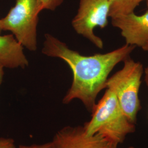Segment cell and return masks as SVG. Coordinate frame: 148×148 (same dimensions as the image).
<instances>
[{
	"mask_svg": "<svg viewBox=\"0 0 148 148\" xmlns=\"http://www.w3.org/2000/svg\"><path fill=\"white\" fill-rule=\"evenodd\" d=\"M135 47L126 44L108 53L85 56L69 49L65 43L47 34L42 52L47 56L63 59L73 71L72 84L64 97V104L77 99L92 111L97 95L106 88L109 75L117 64L128 58Z\"/></svg>",
	"mask_w": 148,
	"mask_h": 148,
	"instance_id": "1",
	"label": "cell"
},
{
	"mask_svg": "<svg viewBox=\"0 0 148 148\" xmlns=\"http://www.w3.org/2000/svg\"><path fill=\"white\" fill-rule=\"evenodd\" d=\"M91 111L90 120L84 126L88 136L97 134L119 145L127 135L135 131V123L125 115L115 93L109 88H106L104 95Z\"/></svg>",
	"mask_w": 148,
	"mask_h": 148,
	"instance_id": "2",
	"label": "cell"
},
{
	"mask_svg": "<svg viewBox=\"0 0 148 148\" xmlns=\"http://www.w3.org/2000/svg\"><path fill=\"white\" fill-rule=\"evenodd\" d=\"M122 69L114 74L106 81V88H109L115 93L125 115L135 123L140 109L139 91L143 73L142 64L127 58Z\"/></svg>",
	"mask_w": 148,
	"mask_h": 148,
	"instance_id": "3",
	"label": "cell"
},
{
	"mask_svg": "<svg viewBox=\"0 0 148 148\" xmlns=\"http://www.w3.org/2000/svg\"><path fill=\"white\" fill-rule=\"evenodd\" d=\"M42 10L38 0H16L8 14L0 19L1 29L12 32L23 46L35 51L37 49L38 14Z\"/></svg>",
	"mask_w": 148,
	"mask_h": 148,
	"instance_id": "4",
	"label": "cell"
},
{
	"mask_svg": "<svg viewBox=\"0 0 148 148\" xmlns=\"http://www.w3.org/2000/svg\"><path fill=\"white\" fill-rule=\"evenodd\" d=\"M109 10V0H80L72 26L78 34L87 38L97 47L102 49L103 42L95 35L93 30L96 27L103 29L108 25Z\"/></svg>",
	"mask_w": 148,
	"mask_h": 148,
	"instance_id": "5",
	"label": "cell"
},
{
	"mask_svg": "<svg viewBox=\"0 0 148 148\" xmlns=\"http://www.w3.org/2000/svg\"><path fill=\"white\" fill-rule=\"evenodd\" d=\"M51 142L52 148H119L99 134L87 135L84 126H79L63 127Z\"/></svg>",
	"mask_w": 148,
	"mask_h": 148,
	"instance_id": "6",
	"label": "cell"
},
{
	"mask_svg": "<svg viewBox=\"0 0 148 148\" xmlns=\"http://www.w3.org/2000/svg\"><path fill=\"white\" fill-rule=\"evenodd\" d=\"M111 24L120 29L127 45L142 48L148 41V10L142 15L133 12L112 18Z\"/></svg>",
	"mask_w": 148,
	"mask_h": 148,
	"instance_id": "7",
	"label": "cell"
},
{
	"mask_svg": "<svg viewBox=\"0 0 148 148\" xmlns=\"http://www.w3.org/2000/svg\"><path fill=\"white\" fill-rule=\"evenodd\" d=\"M28 65L23 46L14 35H0V66L13 69L18 67L24 68Z\"/></svg>",
	"mask_w": 148,
	"mask_h": 148,
	"instance_id": "8",
	"label": "cell"
},
{
	"mask_svg": "<svg viewBox=\"0 0 148 148\" xmlns=\"http://www.w3.org/2000/svg\"><path fill=\"white\" fill-rule=\"evenodd\" d=\"M143 1L148 0H109V17L112 18L133 13Z\"/></svg>",
	"mask_w": 148,
	"mask_h": 148,
	"instance_id": "9",
	"label": "cell"
},
{
	"mask_svg": "<svg viewBox=\"0 0 148 148\" xmlns=\"http://www.w3.org/2000/svg\"><path fill=\"white\" fill-rule=\"evenodd\" d=\"M43 10H49L54 11L60 5L64 0H38Z\"/></svg>",
	"mask_w": 148,
	"mask_h": 148,
	"instance_id": "10",
	"label": "cell"
},
{
	"mask_svg": "<svg viewBox=\"0 0 148 148\" xmlns=\"http://www.w3.org/2000/svg\"><path fill=\"white\" fill-rule=\"evenodd\" d=\"M0 148H16L14 140L10 138H0Z\"/></svg>",
	"mask_w": 148,
	"mask_h": 148,
	"instance_id": "11",
	"label": "cell"
},
{
	"mask_svg": "<svg viewBox=\"0 0 148 148\" xmlns=\"http://www.w3.org/2000/svg\"><path fill=\"white\" fill-rule=\"evenodd\" d=\"M16 148H52L51 142L43 144H32L30 145H19Z\"/></svg>",
	"mask_w": 148,
	"mask_h": 148,
	"instance_id": "12",
	"label": "cell"
},
{
	"mask_svg": "<svg viewBox=\"0 0 148 148\" xmlns=\"http://www.w3.org/2000/svg\"><path fill=\"white\" fill-rule=\"evenodd\" d=\"M4 75V71H3V67L2 66H0V85L2 82L3 77Z\"/></svg>",
	"mask_w": 148,
	"mask_h": 148,
	"instance_id": "13",
	"label": "cell"
},
{
	"mask_svg": "<svg viewBox=\"0 0 148 148\" xmlns=\"http://www.w3.org/2000/svg\"><path fill=\"white\" fill-rule=\"evenodd\" d=\"M144 72H145V80L148 88V65L145 69Z\"/></svg>",
	"mask_w": 148,
	"mask_h": 148,
	"instance_id": "14",
	"label": "cell"
},
{
	"mask_svg": "<svg viewBox=\"0 0 148 148\" xmlns=\"http://www.w3.org/2000/svg\"><path fill=\"white\" fill-rule=\"evenodd\" d=\"M143 49H144V51H148V41L146 43V44L143 46Z\"/></svg>",
	"mask_w": 148,
	"mask_h": 148,
	"instance_id": "15",
	"label": "cell"
},
{
	"mask_svg": "<svg viewBox=\"0 0 148 148\" xmlns=\"http://www.w3.org/2000/svg\"><path fill=\"white\" fill-rule=\"evenodd\" d=\"M2 31V29H1V24H0V34H1V33Z\"/></svg>",
	"mask_w": 148,
	"mask_h": 148,
	"instance_id": "16",
	"label": "cell"
},
{
	"mask_svg": "<svg viewBox=\"0 0 148 148\" xmlns=\"http://www.w3.org/2000/svg\"><path fill=\"white\" fill-rule=\"evenodd\" d=\"M147 7H148V0L147 1Z\"/></svg>",
	"mask_w": 148,
	"mask_h": 148,
	"instance_id": "17",
	"label": "cell"
}]
</instances>
